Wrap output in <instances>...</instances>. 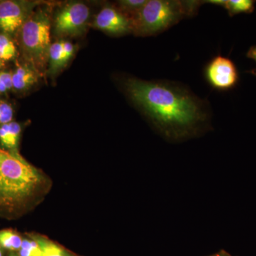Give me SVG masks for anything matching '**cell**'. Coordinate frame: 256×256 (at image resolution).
I'll use <instances>...</instances> for the list:
<instances>
[{
	"instance_id": "obj_8",
	"label": "cell",
	"mask_w": 256,
	"mask_h": 256,
	"mask_svg": "<svg viewBox=\"0 0 256 256\" xmlns=\"http://www.w3.org/2000/svg\"><path fill=\"white\" fill-rule=\"evenodd\" d=\"M94 26L112 36H122L132 32L131 18L112 6H106L99 12Z\"/></svg>"
},
{
	"instance_id": "obj_24",
	"label": "cell",
	"mask_w": 256,
	"mask_h": 256,
	"mask_svg": "<svg viewBox=\"0 0 256 256\" xmlns=\"http://www.w3.org/2000/svg\"><path fill=\"white\" fill-rule=\"evenodd\" d=\"M0 256H2V252L1 249H0Z\"/></svg>"
},
{
	"instance_id": "obj_3",
	"label": "cell",
	"mask_w": 256,
	"mask_h": 256,
	"mask_svg": "<svg viewBox=\"0 0 256 256\" xmlns=\"http://www.w3.org/2000/svg\"><path fill=\"white\" fill-rule=\"evenodd\" d=\"M203 4L195 0H148L131 18L132 32L140 36L160 34L184 18L194 16Z\"/></svg>"
},
{
	"instance_id": "obj_1",
	"label": "cell",
	"mask_w": 256,
	"mask_h": 256,
	"mask_svg": "<svg viewBox=\"0 0 256 256\" xmlns=\"http://www.w3.org/2000/svg\"><path fill=\"white\" fill-rule=\"evenodd\" d=\"M124 87L133 104L168 139L193 137L210 119L206 101L178 82L131 77L124 80Z\"/></svg>"
},
{
	"instance_id": "obj_17",
	"label": "cell",
	"mask_w": 256,
	"mask_h": 256,
	"mask_svg": "<svg viewBox=\"0 0 256 256\" xmlns=\"http://www.w3.org/2000/svg\"><path fill=\"white\" fill-rule=\"evenodd\" d=\"M18 252L20 256H42V254L41 247L34 238L24 239Z\"/></svg>"
},
{
	"instance_id": "obj_9",
	"label": "cell",
	"mask_w": 256,
	"mask_h": 256,
	"mask_svg": "<svg viewBox=\"0 0 256 256\" xmlns=\"http://www.w3.org/2000/svg\"><path fill=\"white\" fill-rule=\"evenodd\" d=\"M12 74V88L16 90H24L36 84L40 74L31 66L20 65Z\"/></svg>"
},
{
	"instance_id": "obj_18",
	"label": "cell",
	"mask_w": 256,
	"mask_h": 256,
	"mask_svg": "<svg viewBox=\"0 0 256 256\" xmlns=\"http://www.w3.org/2000/svg\"><path fill=\"white\" fill-rule=\"evenodd\" d=\"M14 110L10 104L0 101V126L12 122Z\"/></svg>"
},
{
	"instance_id": "obj_22",
	"label": "cell",
	"mask_w": 256,
	"mask_h": 256,
	"mask_svg": "<svg viewBox=\"0 0 256 256\" xmlns=\"http://www.w3.org/2000/svg\"><path fill=\"white\" fill-rule=\"evenodd\" d=\"M210 256H230V254L228 252H224V250H220V252H217V254H213Z\"/></svg>"
},
{
	"instance_id": "obj_2",
	"label": "cell",
	"mask_w": 256,
	"mask_h": 256,
	"mask_svg": "<svg viewBox=\"0 0 256 256\" xmlns=\"http://www.w3.org/2000/svg\"><path fill=\"white\" fill-rule=\"evenodd\" d=\"M46 176L18 152L0 148V216L12 220L31 208L47 186Z\"/></svg>"
},
{
	"instance_id": "obj_25",
	"label": "cell",
	"mask_w": 256,
	"mask_h": 256,
	"mask_svg": "<svg viewBox=\"0 0 256 256\" xmlns=\"http://www.w3.org/2000/svg\"><path fill=\"white\" fill-rule=\"evenodd\" d=\"M10 256H18L14 255V254H12V255H10Z\"/></svg>"
},
{
	"instance_id": "obj_12",
	"label": "cell",
	"mask_w": 256,
	"mask_h": 256,
	"mask_svg": "<svg viewBox=\"0 0 256 256\" xmlns=\"http://www.w3.org/2000/svg\"><path fill=\"white\" fill-rule=\"evenodd\" d=\"M23 239L16 232L12 229L0 230V247L6 250H20Z\"/></svg>"
},
{
	"instance_id": "obj_4",
	"label": "cell",
	"mask_w": 256,
	"mask_h": 256,
	"mask_svg": "<svg viewBox=\"0 0 256 256\" xmlns=\"http://www.w3.org/2000/svg\"><path fill=\"white\" fill-rule=\"evenodd\" d=\"M22 46L30 66L38 73L45 72L50 47V22L45 10L32 13L21 28Z\"/></svg>"
},
{
	"instance_id": "obj_11",
	"label": "cell",
	"mask_w": 256,
	"mask_h": 256,
	"mask_svg": "<svg viewBox=\"0 0 256 256\" xmlns=\"http://www.w3.org/2000/svg\"><path fill=\"white\" fill-rule=\"evenodd\" d=\"M254 0H226L224 8L228 12L229 16L242 14H250L255 9Z\"/></svg>"
},
{
	"instance_id": "obj_14",
	"label": "cell",
	"mask_w": 256,
	"mask_h": 256,
	"mask_svg": "<svg viewBox=\"0 0 256 256\" xmlns=\"http://www.w3.org/2000/svg\"><path fill=\"white\" fill-rule=\"evenodd\" d=\"M16 46L14 42L4 34H0V60H10L16 55Z\"/></svg>"
},
{
	"instance_id": "obj_5",
	"label": "cell",
	"mask_w": 256,
	"mask_h": 256,
	"mask_svg": "<svg viewBox=\"0 0 256 256\" xmlns=\"http://www.w3.org/2000/svg\"><path fill=\"white\" fill-rule=\"evenodd\" d=\"M90 16V9L82 2L66 5L56 16V33L60 36H76L86 28Z\"/></svg>"
},
{
	"instance_id": "obj_20",
	"label": "cell",
	"mask_w": 256,
	"mask_h": 256,
	"mask_svg": "<svg viewBox=\"0 0 256 256\" xmlns=\"http://www.w3.org/2000/svg\"><path fill=\"white\" fill-rule=\"evenodd\" d=\"M246 56L248 58H252L256 63V46L250 47V50L247 52ZM250 73L256 76V67L250 70Z\"/></svg>"
},
{
	"instance_id": "obj_23",
	"label": "cell",
	"mask_w": 256,
	"mask_h": 256,
	"mask_svg": "<svg viewBox=\"0 0 256 256\" xmlns=\"http://www.w3.org/2000/svg\"><path fill=\"white\" fill-rule=\"evenodd\" d=\"M3 66V60H1V62H0V68H1L2 66Z\"/></svg>"
},
{
	"instance_id": "obj_13",
	"label": "cell",
	"mask_w": 256,
	"mask_h": 256,
	"mask_svg": "<svg viewBox=\"0 0 256 256\" xmlns=\"http://www.w3.org/2000/svg\"><path fill=\"white\" fill-rule=\"evenodd\" d=\"M34 239L41 247L42 256H73L65 249L48 239L41 237H36Z\"/></svg>"
},
{
	"instance_id": "obj_26",
	"label": "cell",
	"mask_w": 256,
	"mask_h": 256,
	"mask_svg": "<svg viewBox=\"0 0 256 256\" xmlns=\"http://www.w3.org/2000/svg\"><path fill=\"white\" fill-rule=\"evenodd\" d=\"M1 60H0V62H1Z\"/></svg>"
},
{
	"instance_id": "obj_15",
	"label": "cell",
	"mask_w": 256,
	"mask_h": 256,
	"mask_svg": "<svg viewBox=\"0 0 256 256\" xmlns=\"http://www.w3.org/2000/svg\"><path fill=\"white\" fill-rule=\"evenodd\" d=\"M8 136V149L9 151L18 152L16 148L20 140V134L22 132V127L18 122H11L5 124Z\"/></svg>"
},
{
	"instance_id": "obj_10",
	"label": "cell",
	"mask_w": 256,
	"mask_h": 256,
	"mask_svg": "<svg viewBox=\"0 0 256 256\" xmlns=\"http://www.w3.org/2000/svg\"><path fill=\"white\" fill-rule=\"evenodd\" d=\"M70 58L66 55L63 46V40L50 45L48 53V73L56 74L66 65Z\"/></svg>"
},
{
	"instance_id": "obj_19",
	"label": "cell",
	"mask_w": 256,
	"mask_h": 256,
	"mask_svg": "<svg viewBox=\"0 0 256 256\" xmlns=\"http://www.w3.org/2000/svg\"><path fill=\"white\" fill-rule=\"evenodd\" d=\"M12 88V74L0 72V92H5Z\"/></svg>"
},
{
	"instance_id": "obj_6",
	"label": "cell",
	"mask_w": 256,
	"mask_h": 256,
	"mask_svg": "<svg viewBox=\"0 0 256 256\" xmlns=\"http://www.w3.org/2000/svg\"><path fill=\"white\" fill-rule=\"evenodd\" d=\"M204 77L210 86L220 92L233 89L239 80L235 64L230 58L222 55L216 56L206 64Z\"/></svg>"
},
{
	"instance_id": "obj_21",
	"label": "cell",
	"mask_w": 256,
	"mask_h": 256,
	"mask_svg": "<svg viewBox=\"0 0 256 256\" xmlns=\"http://www.w3.org/2000/svg\"><path fill=\"white\" fill-rule=\"evenodd\" d=\"M225 2L226 0H208V1H204V3H208V4H215L224 8Z\"/></svg>"
},
{
	"instance_id": "obj_16",
	"label": "cell",
	"mask_w": 256,
	"mask_h": 256,
	"mask_svg": "<svg viewBox=\"0 0 256 256\" xmlns=\"http://www.w3.org/2000/svg\"><path fill=\"white\" fill-rule=\"evenodd\" d=\"M148 0H120L118 2V9L132 18L146 4Z\"/></svg>"
},
{
	"instance_id": "obj_7",
	"label": "cell",
	"mask_w": 256,
	"mask_h": 256,
	"mask_svg": "<svg viewBox=\"0 0 256 256\" xmlns=\"http://www.w3.org/2000/svg\"><path fill=\"white\" fill-rule=\"evenodd\" d=\"M28 2L3 1L0 2V30L13 34L22 26L38 4Z\"/></svg>"
}]
</instances>
